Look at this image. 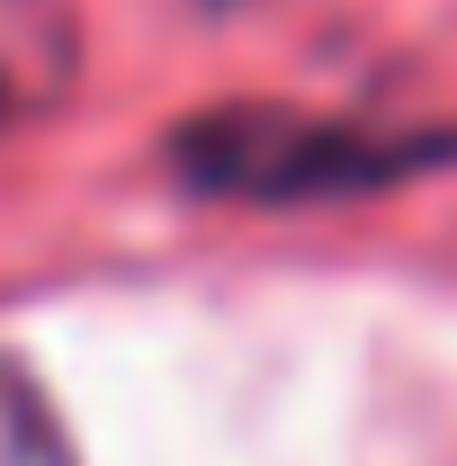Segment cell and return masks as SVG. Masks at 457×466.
<instances>
[{"mask_svg": "<svg viewBox=\"0 0 457 466\" xmlns=\"http://www.w3.org/2000/svg\"><path fill=\"white\" fill-rule=\"evenodd\" d=\"M0 466H81L55 404H46V386L27 368H9V359H0Z\"/></svg>", "mask_w": 457, "mask_h": 466, "instance_id": "2", "label": "cell"}, {"mask_svg": "<svg viewBox=\"0 0 457 466\" xmlns=\"http://www.w3.org/2000/svg\"><path fill=\"white\" fill-rule=\"evenodd\" d=\"M81 81V18L72 0H0V135L55 116Z\"/></svg>", "mask_w": 457, "mask_h": 466, "instance_id": "1", "label": "cell"}]
</instances>
